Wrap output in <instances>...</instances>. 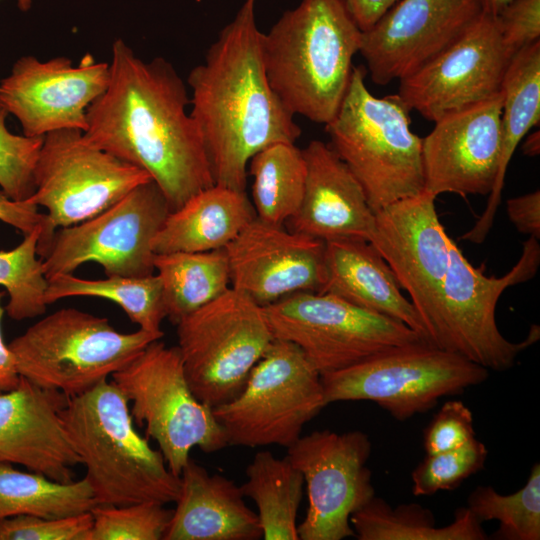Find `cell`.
I'll return each mask as SVG.
<instances>
[{
	"mask_svg": "<svg viewBox=\"0 0 540 540\" xmlns=\"http://www.w3.org/2000/svg\"><path fill=\"white\" fill-rule=\"evenodd\" d=\"M111 381L131 403L133 420L157 442L174 475L180 476L194 447L212 453L228 446L212 408L191 390L177 346L151 342Z\"/></svg>",
	"mask_w": 540,
	"mask_h": 540,
	"instance_id": "cell-8",
	"label": "cell"
},
{
	"mask_svg": "<svg viewBox=\"0 0 540 540\" xmlns=\"http://www.w3.org/2000/svg\"><path fill=\"white\" fill-rule=\"evenodd\" d=\"M153 263L166 317L175 324L231 287L225 249L160 253Z\"/></svg>",
	"mask_w": 540,
	"mask_h": 540,
	"instance_id": "cell-30",
	"label": "cell"
},
{
	"mask_svg": "<svg viewBox=\"0 0 540 540\" xmlns=\"http://www.w3.org/2000/svg\"><path fill=\"white\" fill-rule=\"evenodd\" d=\"M483 11L492 15H497L500 10L512 0H480Z\"/></svg>",
	"mask_w": 540,
	"mask_h": 540,
	"instance_id": "cell-47",
	"label": "cell"
},
{
	"mask_svg": "<svg viewBox=\"0 0 540 540\" xmlns=\"http://www.w3.org/2000/svg\"><path fill=\"white\" fill-rule=\"evenodd\" d=\"M256 0L235 17L187 77L191 116L203 139L215 184L245 191L250 159L277 143H295L301 129L266 76Z\"/></svg>",
	"mask_w": 540,
	"mask_h": 540,
	"instance_id": "cell-2",
	"label": "cell"
},
{
	"mask_svg": "<svg viewBox=\"0 0 540 540\" xmlns=\"http://www.w3.org/2000/svg\"><path fill=\"white\" fill-rule=\"evenodd\" d=\"M502 94V146L498 172L485 210L462 239L482 243L494 222L501 202L505 175L512 156L531 128L540 123V41L520 50L509 61Z\"/></svg>",
	"mask_w": 540,
	"mask_h": 540,
	"instance_id": "cell-27",
	"label": "cell"
},
{
	"mask_svg": "<svg viewBox=\"0 0 540 540\" xmlns=\"http://www.w3.org/2000/svg\"><path fill=\"white\" fill-rule=\"evenodd\" d=\"M487 456L486 446L476 438L453 450L427 454L412 472V492L430 496L454 489L481 470Z\"/></svg>",
	"mask_w": 540,
	"mask_h": 540,
	"instance_id": "cell-37",
	"label": "cell"
},
{
	"mask_svg": "<svg viewBox=\"0 0 540 540\" xmlns=\"http://www.w3.org/2000/svg\"><path fill=\"white\" fill-rule=\"evenodd\" d=\"M164 540H257L262 529L241 486L189 459Z\"/></svg>",
	"mask_w": 540,
	"mask_h": 540,
	"instance_id": "cell-24",
	"label": "cell"
},
{
	"mask_svg": "<svg viewBox=\"0 0 540 540\" xmlns=\"http://www.w3.org/2000/svg\"><path fill=\"white\" fill-rule=\"evenodd\" d=\"M467 508L482 523L497 520L498 540L540 539V465L535 463L526 484L502 495L491 486H478L468 497Z\"/></svg>",
	"mask_w": 540,
	"mask_h": 540,
	"instance_id": "cell-34",
	"label": "cell"
},
{
	"mask_svg": "<svg viewBox=\"0 0 540 540\" xmlns=\"http://www.w3.org/2000/svg\"><path fill=\"white\" fill-rule=\"evenodd\" d=\"M92 513L46 518L19 515L0 520V540H89Z\"/></svg>",
	"mask_w": 540,
	"mask_h": 540,
	"instance_id": "cell-39",
	"label": "cell"
},
{
	"mask_svg": "<svg viewBox=\"0 0 540 540\" xmlns=\"http://www.w3.org/2000/svg\"><path fill=\"white\" fill-rule=\"evenodd\" d=\"M41 229L42 225L25 234L15 248L0 250V286L9 296L5 311L16 321L41 316L47 308L48 279L37 252Z\"/></svg>",
	"mask_w": 540,
	"mask_h": 540,
	"instance_id": "cell-35",
	"label": "cell"
},
{
	"mask_svg": "<svg viewBox=\"0 0 540 540\" xmlns=\"http://www.w3.org/2000/svg\"><path fill=\"white\" fill-rule=\"evenodd\" d=\"M522 144V151L526 156L535 157L540 152V133L539 130L526 135Z\"/></svg>",
	"mask_w": 540,
	"mask_h": 540,
	"instance_id": "cell-46",
	"label": "cell"
},
{
	"mask_svg": "<svg viewBox=\"0 0 540 540\" xmlns=\"http://www.w3.org/2000/svg\"><path fill=\"white\" fill-rule=\"evenodd\" d=\"M78 296L108 299L118 304L139 329L163 333L161 323L166 318V312L162 284L157 274L143 277L106 276L99 280L61 274L48 280L45 292L47 305Z\"/></svg>",
	"mask_w": 540,
	"mask_h": 540,
	"instance_id": "cell-33",
	"label": "cell"
},
{
	"mask_svg": "<svg viewBox=\"0 0 540 540\" xmlns=\"http://www.w3.org/2000/svg\"><path fill=\"white\" fill-rule=\"evenodd\" d=\"M106 90L88 107L84 135L146 171L171 211L215 184L184 81L166 59L144 61L122 39L112 44Z\"/></svg>",
	"mask_w": 540,
	"mask_h": 540,
	"instance_id": "cell-1",
	"label": "cell"
},
{
	"mask_svg": "<svg viewBox=\"0 0 540 540\" xmlns=\"http://www.w3.org/2000/svg\"><path fill=\"white\" fill-rule=\"evenodd\" d=\"M359 540H485L482 523L467 508H460L447 526L437 527L432 511L417 503L392 508L374 496L350 517Z\"/></svg>",
	"mask_w": 540,
	"mask_h": 540,
	"instance_id": "cell-28",
	"label": "cell"
},
{
	"mask_svg": "<svg viewBox=\"0 0 540 540\" xmlns=\"http://www.w3.org/2000/svg\"><path fill=\"white\" fill-rule=\"evenodd\" d=\"M501 92L436 120L422 138L423 191L489 195L501 155Z\"/></svg>",
	"mask_w": 540,
	"mask_h": 540,
	"instance_id": "cell-20",
	"label": "cell"
},
{
	"mask_svg": "<svg viewBox=\"0 0 540 540\" xmlns=\"http://www.w3.org/2000/svg\"><path fill=\"white\" fill-rule=\"evenodd\" d=\"M176 325L188 384L212 409L242 391L274 340L264 307L232 287Z\"/></svg>",
	"mask_w": 540,
	"mask_h": 540,
	"instance_id": "cell-9",
	"label": "cell"
},
{
	"mask_svg": "<svg viewBox=\"0 0 540 540\" xmlns=\"http://www.w3.org/2000/svg\"><path fill=\"white\" fill-rule=\"evenodd\" d=\"M361 38L340 0H301L263 33L271 88L294 115L328 124L346 94Z\"/></svg>",
	"mask_w": 540,
	"mask_h": 540,
	"instance_id": "cell-3",
	"label": "cell"
},
{
	"mask_svg": "<svg viewBox=\"0 0 540 540\" xmlns=\"http://www.w3.org/2000/svg\"><path fill=\"white\" fill-rule=\"evenodd\" d=\"M32 0H17L18 6L22 11H27L31 6Z\"/></svg>",
	"mask_w": 540,
	"mask_h": 540,
	"instance_id": "cell-48",
	"label": "cell"
},
{
	"mask_svg": "<svg viewBox=\"0 0 540 540\" xmlns=\"http://www.w3.org/2000/svg\"><path fill=\"white\" fill-rule=\"evenodd\" d=\"M248 166L256 217L284 225L298 211L305 191L307 165L302 149L295 143L277 142L257 152Z\"/></svg>",
	"mask_w": 540,
	"mask_h": 540,
	"instance_id": "cell-32",
	"label": "cell"
},
{
	"mask_svg": "<svg viewBox=\"0 0 540 540\" xmlns=\"http://www.w3.org/2000/svg\"><path fill=\"white\" fill-rule=\"evenodd\" d=\"M302 151L307 165L306 185L298 211L287 221L290 230L323 241H370L375 213L345 163L320 140H312Z\"/></svg>",
	"mask_w": 540,
	"mask_h": 540,
	"instance_id": "cell-23",
	"label": "cell"
},
{
	"mask_svg": "<svg viewBox=\"0 0 540 540\" xmlns=\"http://www.w3.org/2000/svg\"><path fill=\"white\" fill-rule=\"evenodd\" d=\"M264 310L274 338L297 345L320 375L428 342L398 320L326 293H295Z\"/></svg>",
	"mask_w": 540,
	"mask_h": 540,
	"instance_id": "cell-13",
	"label": "cell"
},
{
	"mask_svg": "<svg viewBox=\"0 0 540 540\" xmlns=\"http://www.w3.org/2000/svg\"><path fill=\"white\" fill-rule=\"evenodd\" d=\"M325 406L320 373L297 345L274 338L242 391L212 410L228 445L288 448Z\"/></svg>",
	"mask_w": 540,
	"mask_h": 540,
	"instance_id": "cell-10",
	"label": "cell"
},
{
	"mask_svg": "<svg viewBox=\"0 0 540 540\" xmlns=\"http://www.w3.org/2000/svg\"><path fill=\"white\" fill-rule=\"evenodd\" d=\"M97 505L85 477L59 482L30 470H18L13 464L0 463V520L19 515L66 517L90 512Z\"/></svg>",
	"mask_w": 540,
	"mask_h": 540,
	"instance_id": "cell-31",
	"label": "cell"
},
{
	"mask_svg": "<svg viewBox=\"0 0 540 540\" xmlns=\"http://www.w3.org/2000/svg\"><path fill=\"white\" fill-rule=\"evenodd\" d=\"M480 0H398L368 30L359 53L380 86L410 75L483 13Z\"/></svg>",
	"mask_w": 540,
	"mask_h": 540,
	"instance_id": "cell-19",
	"label": "cell"
},
{
	"mask_svg": "<svg viewBox=\"0 0 540 540\" xmlns=\"http://www.w3.org/2000/svg\"><path fill=\"white\" fill-rule=\"evenodd\" d=\"M61 419L98 505L176 501L180 476L135 430L128 400L112 381L68 397Z\"/></svg>",
	"mask_w": 540,
	"mask_h": 540,
	"instance_id": "cell-4",
	"label": "cell"
},
{
	"mask_svg": "<svg viewBox=\"0 0 540 540\" xmlns=\"http://www.w3.org/2000/svg\"><path fill=\"white\" fill-rule=\"evenodd\" d=\"M256 217L245 191L214 184L171 211L155 236V254L225 247Z\"/></svg>",
	"mask_w": 540,
	"mask_h": 540,
	"instance_id": "cell-26",
	"label": "cell"
},
{
	"mask_svg": "<svg viewBox=\"0 0 540 540\" xmlns=\"http://www.w3.org/2000/svg\"><path fill=\"white\" fill-rule=\"evenodd\" d=\"M410 109L398 94L378 98L353 67L328 143L362 186L374 213L424 189L422 138L410 128Z\"/></svg>",
	"mask_w": 540,
	"mask_h": 540,
	"instance_id": "cell-5",
	"label": "cell"
},
{
	"mask_svg": "<svg viewBox=\"0 0 540 540\" xmlns=\"http://www.w3.org/2000/svg\"><path fill=\"white\" fill-rule=\"evenodd\" d=\"M89 540H161L173 510L154 502L97 505Z\"/></svg>",
	"mask_w": 540,
	"mask_h": 540,
	"instance_id": "cell-36",
	"label": "cell"
},
{
	"mask_svg": "<svg viewBox=\"0 0 540 540\" xmlns=\"http://www.w3.org/2000/svg\"><path fill=\"white\" fill-rule=\"evenodd\" d=\"M495 15L483 12L448 47L399 80L398 95L435 122L500 92L510 61Z\"/></svg>",
	"mask_w": 540,
	"mask_h": 540,
	"instance_id": "cell-16",
	"label": "cell"
},
{
	"mask_svg": "<svg viewBox=\"0 0 540 540\" xmlns=\"http://www.w3.org/2000/svg\"><path fill=\"white\" fill-rule=\"evenodd\" d=\"M0 221L25 235L43 224L45 214L39 212L38 206L29 200H12L0 190Z\"/></svg>",
	"mask_w": 540,
	"mask_h": 540,
	"instance_id": "cell-43",
	"label": "cell"
},
{
	"mask_svg": "<svg viewBox=\"0 0 540 540\" xmlns=\"http://www.w3.org/2000/svg\"><path fill=\"white\" fill-rule=\"evenodd\" d=\"M435 199L422 191L377 211L370 239L408 293L427 339L449 265L450 236L439 220Z\"/></svg>",
	"mask_w": 540,
	"mask_h": 540,
	"instance_id": "cell-18",
	"label": "cell"
},
{
	"mask_svg": "<svg viewBox=\"0 0 540 540\" xmlns=\"http://www.w3.org/2000/svg\"><path fill=\"white\" fill-rule=\"evenodd\" d=\"M504 48L510 58L540 41V0H512L496 15Z\"/></svg>",
	"mask_w": 540,
	"mask_h": 540,
	"instance_id": "cell-41",
	"label": "cell"
},
{
	"mask_svg": "<svg viewBox=\"0 0 540 540\" xmlns=\"http://www.w3.org/2000/svg\"><path fill=\"white\" fill-rule=\"evenodd\" d=\"M475 438L473 415L461 401H447L424 431L426 454L459 448Z\"/></svg>",
	"mask_w": 540,
	"mask_h": 540,
	"instance_id": "cell-40",
	"label": "cell"
},
{
	"mask_svg": "<svg viewBox=\"0 0 540 540\" xmlns=\"http://www.w3.org/2000/svg\"><path fill=\"white\" fill-rule=\"evenodd\" d=\"M324 267L319 293L337 296L398 320L428 341L414 306L402 294L393 271L370 241L361 238L325 241Z\"/></svg>",
	"mask_w": 540,
	"mask_h": 540,
	"instance_id": "cell-25",
	"label": "cell"
},
{
	"mask_svg": "<svg viewBox=\"0 0 540 540\" xmlns=\"http://www.w3.org/2000/svg\"><path fill=\"white\" fill-rule=\"evenodd\" d=\"M489 376L486 368L428 343L390 349L344 369L322 374L327 405L372 401L403 421L434 408Z\"/></svg>",
	"mask_w": 540,
	"mask_h": 540,
	"instance_id": "cell-11",
	"label": "cell"
},
{
	"mask_svg": "<svg viewBox=\"0 0 540 540\" xmlns=\"http://www.w3.org/2000/svg\"><path fill=\"white\" fill-rule=\"evenodd\" d=\"M8 112L0 106V188L12 200L26 201L35 191V168L43 137L11 133Z\"/></svg>",
	"mask_w": 540,
	"mask_h": 540,
	"instance_id": "cell-38",
	"label": "cell"
},
{
	"mask_svg": "<svg viewBox=\"0 0 540 540\" xmlns=\"http://www.w3.org/2000/svg\"><path fill=\"white\" fill-rule=\"evenodd\" d=\"M370 453L371 442L362 431H314L287 448L286 456L303 475L308 498L299 539L355 537L350 517L375 496L366 465Z\"/></svg>",
	"mask_w": 540,
	"mask_h": 540,
	"instance_id": "cell-15",
	"label": "cell"
},
{
	"mask_svg": "<svg viewBox=\"0 0 540 540\" xmlns=\"http://www.w3.org/2000/svg\"><path fill=\"white\" fill-rule=\"evenodd\" d=\"M325 241L255 217L225 247L230 285L261 306L300 292H319Z\"/></svg>",
	"mask_w": 540,
	"mask_h": 540,
	"instance_id": "cell-21",
	"label": "cell"
},
{
	"mask_svg": "<svg viewBox=\"0 0 540 540\" xmlns=\"http://www.w3.org/2000/svg\"><path fill=\"white\" fill-rule=\"evenodd\" d=\"M507 215L516 229L540 239V191L510 198L506 202Z\"/></svg>",
	"mask_w": 540,
	"mask_h": 540,
	"instance_id": "cell-42",
	"label": "cell"
},
{
	"mask_svg": "<svg viewBox=\"0 0 540 540\" xmlns=\"http://www.w3.org/2000/svg\"><path fill=\"white\" fill-rule=\"evenodd\" d=\"M163 335L142 329L122 333L105 317L61 308L31 325L8 347L20 376L72 397L108 380Z\"/></svg>",
	"mask_w": 540,
	"mask_h": 540,
	"instance_id": "cell-6",
	"label": "cell"
},
{
	"mask_svg": "<svg viewBox=\"0 0 540 540\" xmlns=\"http://www.w3.org/2000/svg\"><path fill=\"white\" fill-rule=\"evenodd\" d=\"M149 180L143 169L90 143L82 130L46 134L35 168V191L28 199L47 210L37 245L39 257L58 228L99 214Z\"/></svg>",
	"mask_w": 540,
	"mask_h": 540,
	"instance_id": "cell-12",
	"label": "cell"
},
{
	"mask_svg": "<svg viewBox=\"0 0 540 540\" xmlns=\"http://www.w3.org/2000/svg\"><path fill=\"white\" fill-rule=\"evenodd\" d=\"M109 77V63L96 62L90 54L78 66L67 57L41 61L23 56L0 81V106L28 137L60 129L85 131L88 107L106 90Z\"/></svg>",
	"mask_w": 540,
	"mask_h": 540,
	"instance_id": "cell-17",
	"label": "cell"
},
{
	"mask_svg": "<svg viewBox=\"0 0 540 540\" xmlns=\"http://www.w3.org/2000/svg\"><path fill=\"white\" fill-rule=\"evenodd\" d=\"M170 212L153 180L136 186L99 214L54 232L41 257L46 278L73 274L88 262L101 265L107 277L153 274L152 243Z\"/></svg>",
	"mask_w": 540,
	"mask_h": 540,
	"instance_id": "cell-14",
	"label": "cell"
},
{
	"mask_svg": "<svg viewBox=\"0 0 540 540\" xmlns=\"http://www.w3.org/2000/svg\"><path fill=\"white\" fill-rule=\"evenodd\" d=\"M67 398L22 376L14 389L0 393V463L73 481V468L81 462L61 419Z\"/></svg>",
	"mask_w": 540,
	"mask_h": 540,
	"instance_id": "cell-22",
	"label": "cell"
},
{
	"mask_svg": "<svg viewBox=\"0 0 540 540\" xmlns=\"http://www.w3.org/2000/svg\"><path fill=\"white\" fill-rule=\"evenodd\" d=\"M361 31L372 27L398 0H340Z\"/></svg>",
	"mask_w": 540,
	"mask_h": 540,
	"instance_id": "cell-44",
	"label": "cell"
},
{
	"mask_svg": "<svg viewBox=\"0 0 540 540\" xmlns=\"http://www.w3.org/2000/svg\"><path fill=\"white\" fill-rule=\"evenodd\" d=\"M539 265V239L529 237L523 243L518 262L508 273L499 278L488 277L470 264L450 237L449 265L429 342L487 370L512 368L518 355L538 341L540 329L533 325L521 342L507 340L496 323V306L507 288L534 278Z\"/></svg>",
	"mask_w": 540,
	"mask_h": 540,
	"instance_id": "cell-7",
	"label": "cell"
},
{
	"mask_svg": "<svg viewBox=\"0 0 540 540\" xmlns=\"http://www.w3.org/2000/svg\"><path fill=\"white\" fill-rule=\"evenodd\" d=\"M244 497L257 507L264 540H298V509L305 487L302 473L287 456L277 458L267 450L257 452L246 468Z\"/></svg>",
	"mask_w": 540,
	"mask_h": 540,
	"instance_id": "cell-29",
	"label": "cell"
},
{
	"mask_svg": "<svg viewBox=\"0 0 540 540\" xmlns=\"http://www.w3.org/2000/svg\"><path fill=\"white\" fill-rule=\"evenodd\" d=\"M3 292L0 290V393L14 389L21 376L17 371L15 360L8 344L4 342L1 321L5 311L2 307Z\"/></svg>",
	"mask_w": 540,
	"mask_h": 540,
	"instance_id": "cell-45",
	"label": "cell"
}]
</instances>
